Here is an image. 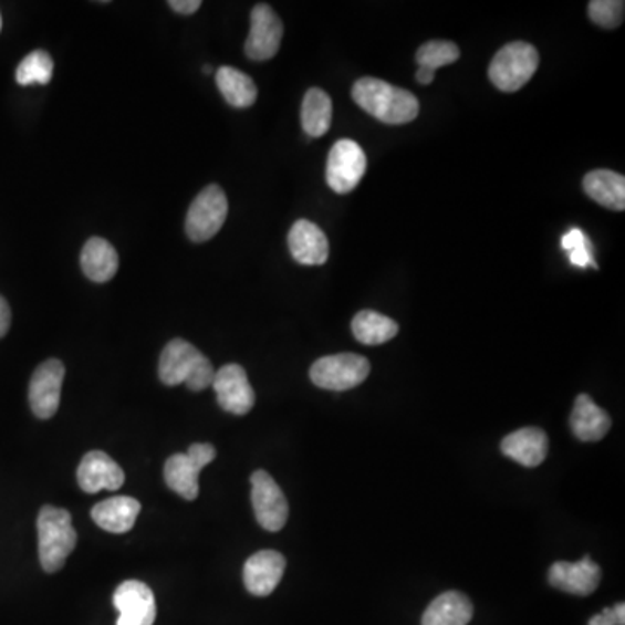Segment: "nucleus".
I'll return each mask as SVG.
<instances>
[{
    "label": "nucleus",
    "mask_w": 625,
    "mask_h": 625,
    "mask_svg": "<svg viewBox=\"0 0 625 625\" xmlns=\"http://www.w3.org/2000/svg\"><path fill=\"white\" fill-rule=\"evenodd\" d=\"M54 73V61L45 51H33L21 61L17 70V82L20 85L41 84L51 82Z\"/></svg>",
    "instance_id": "obj_27"
},
{
    "label": "nucleus",
    "mask_w": 625,
    "mask_h": 625,
    "mask_svg": "<svg viewBox=\"0 0 625 625\" xmlns=\"http://www.w3.org/2000/svg\"><path fill=\"white\" fill-rule=\"evenodd\" d=\"M39 558L44 572H60L77 545V532L66 509L44 506L37 518Z\"/></svg>",
    "instance_id": "obj_3"
},
{
    "label": "nucleus",
    "mask_w": 625,
    "mask_h": 625,
    "mask_svg": "<svg viewBox=\"0 0 625 625\" xmlns=\"http://www.w3.org/2000/svg\"><path fill=\"white\" fill-rule=\"evenodd\" d=\"M570 428L577 440L600 441L608 435L612 419L606 410L594 404L590 395H579L570 416Z\"/></svg>",
    "instance_id": "obj_19"
},
{
    "label": "nucleus",
    "mask_w": 625,
    "mask_h": 625,
    "mask_svg": "<svg viewBox=\"0 0 625 625\" xmlns=\"http://www.w3.org/2000/svg\"><path fill=\"white\" fill-rule=\"evenodd\" d=\"M216 459V448L209 444L191 445L186 454L169 457L164 468L167 487L186 500H195L200 492L198 477Z\"/></svg>",
    "instance_id": "obj_7"
},
{
    "label": "nucleus",
    "mask_w": 625,
    "mask_h": 625,
    "mask_svg": "<svg viewBox=\"0 0 625 625\" xmlns=\"http://www.w3.org/2000/svg\"><path fill=\"white\" fill-rule=\"evenodd\" d=\"M204 72H206V73H210V72H212V69H210V66H209V65H207V66H204Z\"/></svg>",
    "instance_id": "obj_35"
},
{
    "label": "nucleus",
    "mask_w": 625,
    "mask_h": 625,
    "mask_svg": "<svg viewBox=\"0 0 625 625\" xmlns=\"http://www.w3.org/2000/svg\"><path fill=\"white\" fill-rule=\"evenodd\" d=\"M301 122L304 133L310 137H320L331 129L332 100L325 91L313 87L304 94Z\"/></svg>",
    "instance_id": "obj_26"
},
{
    "label": "nucleus",
    "mask_w": 625,
    "mask_h": 625,
    "mask_svg": "<svg viewBox=\"0 0 625 625\" xmlns=\"http://www.w3.org/2000/svg\"><path fill=\"white\" fill-rule=\"evenodd\" d=\"M81 267L91 282H110L118 271L117 250L108 240L94 237L82 249Z\"/></svg>",
    "instance_id": "obj_21"
},
{
    "label": "nucleus",
    "mask_w": 625,
    "mask_h": 625,
    "mask_svg": "<svg viewBox=\"0 0 625 625\" xmlns=\"http://www.w3.org/2000/svg\"><path fill=\"white\" fill-rule=\"evenodd\" d=\"M77 481L85 493H97L102 490L115 492L124 485L125 475L121 466L108 454L93 450V452L85 454L82 459Z\"/></svg>",
    "instance_id": "obj_16"
},
{
    "label": "nucleus",
    "mask_w": 625,
    "mask_h": 625,
    "mask_svg": "<svg viewBox=\"0 0 625 625\" xmlns=\"http://www.w3.org/2000/svg\"><path fill=\"white\" fill-rule=\"evenodd\" d=\"M352 331L360 343L377 346L396 337L399 327L398 323L389 316L381 315L377 311L364 310L353 319Z\"/></svg>",
    "instance_id": "obj_25"
},
{
    "label": "nucleus",
    "mask_w": 625,
    "mask_h": 625,
    "mask_svg": "<svg viewBox=\"0 0 625 625\" xmlns=\"http://www.w3.org/2000/svg\"><path fill=\"white\" fill-rule=\"evenodd\" d=\"M283 23L268 4H258L250 12V32L246 41V54L250 60L267 61L279 53L282 44Z\"/></svg>",
    "instance_id": "obj_11"
},
{
    "label": "nucleus",
    "mask_w": 625,
    "mask_h": 625,
    "mask_svg": "<svg viewBox=\"0 0 625 625\" xmlns=\"http://www.w3.org/2000/svg\"><path fill=\"white\" fill-rule=\"evenodd\" d=\"M142 504L133 497H112L94 506L91 517L106 532L125 533L133 530Z\"/></svg>",
    "instance_id": "obj_20"
},
{
    "label": "nucleus",
    "mask_w": 625,
    "mask_h": 625,
    "mask_svg": "<svg viewBox=\"0 0 625 625\" xmlns=\"http://www.w3.org/2000/svg\"><path fill=\"white\" fill-rule=\"evenodd\" d=\"M600 582H602V569L597 566L596 561L591 560V556H584L575 563L556 561L549 570V584L575 596H590L597 590Z\"/></svg>",
    "instance_id": "obj_14"
},
{
    "label": "nucleus",
    "mask_w": 625,
    "mask_h": 625,
    "mask_svg": "<svg viewBox=\"0 0 625 625\" xmlns=\"http://www.w3.org/2000/svg\"><path fill=\"white\" fill-rule=\"evenodd\" d=\"M352 96L360 108L384 124H408L419 115V102L414 94L379 79H360L353 85Z\"/></svg>",
    "instance_id": "obj_1"
},
{
    "label": "nucleus",
    "mask_w": 625,
    "mask_h": 625,
    "mask_svg": "<svg viewBox=\"0 0 625 625\" xmlns=\"http://www.w3.org/2000/svg\"><path fill=\"white\" fill-rule=\"evenodd\" d=\"M587 240L590 239L585 237L584 231L579 230V228H573V230H570L569 233L561 239V247L570 252V250L584 246Z\"/></svg>",
    "instance_id": "obj_31"
},
{
    "label": "nucleus",
    "mask_w": 625,
    "mask_h": 625,
    "mask_svg": "<svg viewBox=\"0 0 625 625\" xmlns=\"http://www.w3.org/2000/svg\"><path fill=\"white\" fill-rule=\"evenodd\" d=\"M475 608L471 600L459 591H448L433 600L424 612L423 625H468Z\"/></svg>",
    "instance_id": "obj_22"
},
{
    "label": "nucleus",
    "mask_w": 625,
    "mask_h": 625,
    "mask_svg": "<svg viewBox=\"0 0 625 625\" xmlns=\"http://www.w3.org/2000/svg\"><path fill=\"white\" fill-rule=\"evenodd\" d=\"M460 58L459 45L448 41H429L416 54L419 69L435 73L441 66L452 65Z\"/></svg>",
    "instance_id": "obj_28"
},
{
    "label": "nucleus",
    "mask_w": 625,
    "mask_h": 625,
    "mask_svg": "<svg viewBox=\"0 0 625 625\" xmlns=\"http://www.w3.org/2000/svg\"><path fill=\"white\" fill-rule=\"evenodd\" d=\"M584 191L594 202L612 210L625 209V178L614 170H593L585 174Z\"/></svg>",
    "instance_id": "obj_23"
},
{
    "label": "nucleus",
    "mask_w": 625,
    "mask_h": 625,
    "mask_svg": "<svg viewBox=\"0 0 625 625\" xmlns=\"http://www.w3.org/2000/svg\"><path fill=\"white\" fill-rule=\"evenodd\" d=\"M591 21L602 29H618L624 23L625 2L622 0H593L587 6Z\"/></svg>",
    "instance_id": "obj_29"
},
{
    "label": "nucleus",
    "mask_w": 625,
    "mask_h": 625,
    "mask_svg": "<svg viewBox=\"0 0 625 625\" xmlns=\"http://www.w3.org/2000/svg\"><path fill=\"white\" fill-rule=\"evenodd\" d=\"M590 625H625L624 603H617L612 608L603 610L602 614L594 615Z\"/></svg>",
    "instance_id": "obj_30"
},
{
    "label": "nucleus",
    "mask_w": 625,
    "mask_h": 625,
    "mask_svg": "<svg viewBox=\"0 0 625 625\" xmlns=\"http://www.w3.org/2000/svg\"><path fill=\"white\" fill-rule=\"evenodd\" d=\"M169 8L173 11L179 12V14H194L198 9L202 8V2L200 0H170Z\"/></svg>",
    "instance_id": "obj_32"
},
{
    "label": "nucleus",
    "mask_w": 625,
    "mask_h": 625,
    "mask_svg": "<svg viewBox=\"0 0 625 625\" xmlns=\"http://www.w3.org/2000/svg\"><path fill=\"white\" fill-rule=\"evenodd\" d=\"M371 374L368 360L355 353L323 356L311 365L310 377L315 386L327 392H347L360 386Z\"/></svg>",
    "instance_id": "obj_5"
},
{
    "label": "nucleus",
    "mask_w": 625,
    "mask_h": 625,
    "mask_svg": "<svg viewBox=\"0 0 625 625\" xmlns=\"http://www.w3.org/2000/svg\"><path fill=\"white\" fill-rule=\"evenodd\" d=\"M539 53L529 42H511L490 63V82L502 93H517L539 69Z\"/></svg>",
    "instance_id": "obj_4"
},
{
    "label": "nucleus",
    "mask_w": 625,
    "mask_h": 625,
    "mask_svg": "<svg viewBox=\"0 0 625 625\" xmlns=\"http://www.w3.org/2000/svg\"><path fill=\"white\" fill-rule=\"evenodd\" d=\"M500 450L524 468H537L548 457L549 438L542 429L521 428L506 436Z\"/></svg>",
    "instance_id": "obj_18"
},
{
    "label": "nucleus",
    "mask_w": 625,
    "mask_h": 625,
    "mask_svg": "<svg viewBox=\"0 0 625 625\" xmlns=\"http://www.w3.org/2000/svg\"><path fill=\"white\" fill-rule=\"evenodd\" d=\"M292 258L304 267H320L329 259V239L322 228L308 219H299L289 231Z\"/></svg>",
    "instance_id": "obj_17"
},
{
    "label": "nucleus",
    "mask_w": 625,
    "mask_h": 625,
    "mask_svg": "<svg viewBox=\"0 0 625 625\" xmlns=\"http://www.w3.org/2000/svg\"><path fill=\"white\" fill-rule=\"evenodd\" d=\"M0 30H2V18H0Z\"/></svg>",
    "instance_id": "obj_36"
},
{
    "label": "nucleus",
    "mask_w": 625,
    "mask_h": 625,
    "mask_svg": "<svg viewBox=\"0 0 625 625\" xmlns=\"http://www.w3.org/2000/svg\"><path fill=\"white\" fill-rule=\"evenodd\" d=\"M65 381V365L51 358L39 365L30 379L29 399L39 419H51L60 408L61 386Z\"/></svg>",
    "instance_id": "obj_10"
},
{
    "label": "nucleus",
    "mask_w": 625,
    "mask_h": 625,
    "mask_svg": "<svg viewBox=\"0 0 625 625\" xmlns=\"http://www.w3.org/2000/svg\"><path fill=\"white\" fill-rule=\"evenodd\" d=\"M228 218V198L221 186L209 185L197 195L188 216L185 230L191 242L202 243L221 230Z\"/></svg>",
    "instance_id": "obj_6"
},
{
    "label": "nucleus",
    "mask_w": 625,
    "mask_h": 625,
    "mask_svg": "<svg viewBox=\"0 0 625 625\" xmlns=\"http://www.w3.org/2000/svg\"><path fill=\"white\" fill-rule=\"evenodd\" d=\"M218 404L222 410L235 416H246L256 404V393L250 386L243 367L237 364L225 365L216 372L212 381Z\"/></svg>",
    "instance_id": "obj_12"
},
{
    "label": "nucleus",
    "mask_w": 625,
    "mask_h": 625,
    "mask_svg": "<svg viewBox=\"0 0 625 625\" xmlns=\"http://www.w3.org/2000/svg\"><path fill=\"white\" fill-rule=\"evenodd\" d=\"M216 84H218V90L221 91L228 105L235 106V108H249L258 100V87H256L254 81L247 73L240 72L233 66H221L216 72Z\"/></svg>",
    "instance_id": "obj_24"
},
{
    "label": "nucleus",
    "mask_w": 625,
    "mask_h": 625,
    "mask_svg": "<svg viewBox=\"0 0 625 625\" xmlns=\"http://www.w3.org/2000/svg\"><path fill=\"white\" fill-rule=\"evenodd\" d=\"M287 561L279 551L264 549L252 554L243 566V584L254 596H270L285 573Z\"/></svg>",
    "instance_id": "obj_15"
},
{
    "label": "nucleus",
    "mask_w": 625,
    "mask_h": 625,
    "mask_svg": "<svg viewBox=\"0 0 625 625\" xmlns=\"http://www.w3.org/2000/svg\"><path fill=\"white\" fill-rule=\"evenodd\" d=\"M252 508L256 520L268 532H280L289 520V502L267 471L252 472Z\"/></svg>",
    "instance_id": "obj_9"
},
{
    "label": "nucleus",
    "mask_w": 625,
    "mask_h": 625,
    "mask_svg": "<svg viewBox=\"0 0 625 625\" xmlns=\"http://www.w3.org/2000/svg\"><path fill=\"white\" fill-rule=\"evenodd\" d=\"M115 608L121 612L117 625H154L157 605L145 582L125 581L114 594Z\"/></svg>",
    "instance_id": "obj_13"
},
{
    "label": "nucleus",
    "mask_w": 625,
    "mask_h": 625,
    "mask_svg": "<svg viewBox=\"0 0 625 625\" xmlns=\"http://www.w3.org/2000/svg\"><path fill=\"white\" fill-rule=\"evenodd\" d=\"M416 79L420 85H429L435 81V73L429 72V70L419 69L417 70Z\"/></svg>",
    "instance_id": "obj_34"
},
{
    "label": "nucleus",
    "mask_w": 625,
    "mask_h": 625,
    "mask_svg": "<svg viewBox=\"0 0 625 625\" xmlns=\"http://www.w3.org/2000/svg\"><path fill=\"white\" fill-rule=\"evenodd\" d=\"M367 170V157L358 143L341 139L332 146L327 160V183L335 194L355 190Z\"/></svg>",
    "instance_id": "obj_8"
},
{
    "label": "nucleus",
    "mask_w": 625,
    "mask_h": 625,
    "mask_svg": "<svg viewBox=\"0 0 625 625\" xmlns=\"http://www.w3.org/2000/svg\"><path fill=\"white\" fill-rule=\"evenodd\" d=\"M158 375L166 386L186 384L191 392H204L212 386L216 371L206 355L185 340H173L160 355Z\"/></svg>",
    "instance_id": "obj_2"
},
{
    "label": "nucleus",
    "mask_w": 625,
    "mask_h": 625,
    "mask_svg": "<svg viewBox=\"0 0 625 625\" xmlns=\"http://www.w3.org/2000/svg\"><path fill=\"white\" fill-rule=\"evenodd\" d=\"M9 327H11V308L8 301L0 295V337L8 334Z\"/></svg>",
    "instance_id": "obj_33"
}]
</instances>
